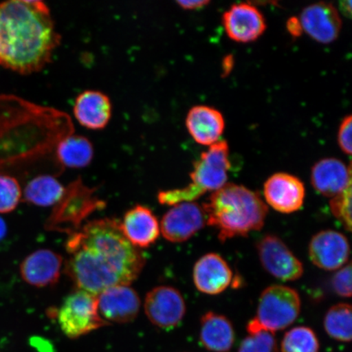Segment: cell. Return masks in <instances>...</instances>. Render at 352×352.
Listing matches in <instances>:
<instances>
[{
	"label": "cell",
	"instance_id": "obj_1",
	"mask_svg": "<svg viewBox=\"0 0 352 352\" xmlns=\"http://www.w3.org/2000/svg\"><path fill=\"white\" fill-rule=\"evenodd\" d=\"M65 272L78 289L98 296L116 285H130L143 270L145 258L126 239L116 219L87 223L69 235Z\"/></svg>",
	"mask_w": 352,
	"mask_h": 352
},
{
	"label": "cell",
	"instance_id": "obj_2",
	"mask_svg": "<svg viewBox=\"0 0 352 352\" xmlns=\"http://www.w3.org/2000/svg\"><path fill=\"white\" fill-rule=\"evenodd\" d=\"M50 8L36 0L0 3V65L21 74L41 72L60 45Z\"/></svg>",
	"mask_w": 352,
	"mask_h": 352
},
{
	"label": "cell",
	"instance_id": "obj_3",
	"mask_svg": "<svg viewBox=\"0 0 352 352\" xmlns=\"http://www.w3.org/2000/svg\"><path fill=\"white\" fill-rule=\"evenodd\" d=\"M201 208L206 222L217 228L221 242L261 230L268 211L257 192L232 183L211 193Z\"/></svg>",
	"mask_w": 352,
	"mask_h": 352
},
{
	"label": "cell",
	"instance_id": "obj_4",
	"mask_svg": "<svg viewBox=\"0 0 352 352\" xmlns=\"http://www.w3.org/2000/svg\"><path fill=\"white\" fill-rule=\"evenodd\" d=\"M230 168L228 144L226 140H219L195 162L191 183L188 186L162 191L158 193L157 200L164 206L195 201L206 192L217 191L226 184Z\"/></svg>",
	"mask_w": 352,
	"mask_h": 352
},
{
	"label": "cell",
	"instance_id": "obj_5",
	"mask_svg": "<svg viewBox=\"0 0 352 352\" xmlns=\"http://www.w3.org/2000/svg\"><path fill=\"white\" fill-rule=\"evenodd\" d=\"M95 192V188L83 184L81 179L70 184L47 219V230L67 233L68 235L80 230L82 223L92 213L104 208L105 202L96 197Z\"/></svg>",
	"mask_w": 352,
	"mask_h": 352
},
{
	"label": "cell",
	"instance_id": "obj_6",
	"mask_svg": "<svg viewBox=\"0 0 352 352\" xmlns=\"http://www.w3.org/2000/svg\"><path fill=\"white\" fill-rule=\"evenodd\" d=\"M56 315L60 329L72 340L109 324L99 314L96 296L80 289L65 298Z\"/></svg>",
	"mask_w": 352,
	"mask_h": 352
},
{
	"label": "cell",
	"instance_id": "obj_7",
	"mask_svg": "<svg viewBox=\"0 0 352 352\" xmlns=\"http://www.w3.org/2000/svg\"><path fill=\"white\" fill-rule=\"evenodd\" d=\"M300 311L301 299L296 289L274 285L262 292L254 319L262 327L275 333L290 327Z\"/></svg>",
	"mask_w": 352,
	"mask_h": 352
},
{
	"label": "cell",
	"instance_id": "obj_8",
	"mask_svg": "<svg viewBox=\"0 0 352 352\" xmlns=\"http://www.w3.org/2000/svg\"><path fill=\"white\" fill-rule=\"evenodd\" d=\"M144 311L153 324L170 330L182 323L186 314V305L177 289L157 286L145 297Z\"/></svg>",
	"mask_w": 352,
	"mask_h": 352
},
{
	"label": "cell",
	"instance_id": "obj_9",
	"mask_svg": "<svg viewBox=\"0 0 352 352\" xmlns=\"http://www.w3.org/2000/svg\"><path fill=\"white\" fill-rule=\"evenodd\" d=\"M256 248L264 270L276 278L293 281L302 276V262L278 236H264L257 242Z\"/></svg>",
	"mask_w": 352,
	"mask_h": 352
},
{
	"label": "cell",
	"instance_id": "obj_10",
	"mask_svg": "<svg viewBox=\"0 0 352 352\" xmlns=\"http://www.w3.org/2000/svg\"><path fill=\"white\" fill-rule=\"evenodd\" d=\"M205 224V214L201 205L195 201L182 202L174 205L164 215L160 231L166 240L182 243L190 239Z\"/></svg>",
	"mask_w": 352,
	"mask_h": 352
},
{
	"label": "cell",
	"instance_id": "obj_11",
	"mask_svg": "<svg viewBox=\"0 0 352 352\" xmlns=\"http://www.w3.org/2000/svg\"><path fill=\"white\" fill-rule=\"evenodd\" d=\"M98 298L99 314L107 323L126 324L138 316L142 302L130 285H116L104 290Z\"/></svg>",
	"mask_w": 352,
	"mask_h": 352
},
{
	"label": "cell",
	"instance_id": "obj_12",
	"mask_svg": "<svg viewBox=\"0 0 352 352\" xmlns=\"http://www.w3.org/2000/svg\"><path fill=\"white\" fill-rule=\"evenodd\" d=\"M308 253L312 263L321 270H340L349 261L350 245L341 232L321 231L312 237Z\"/></svg>",
	"mask_w": 352,
	"mask_h": 352
},
{
	"label": "cell",
	"instance_id": "obj_13",
	"mask_svg": "<svg viewBox=\"0 0 352 352\" xmlns=\"http://www.w3.org/2000/svg\"><path fill=\"white\" fill-rule=\"evenodd\" d=\"M267 204L283 214L300 210L305 202V184L296 176L276 173L268 178L263 187Z\"/></svg>",
	"mask_w": 352,
	"mask_h": 352
},
{
	"label": "cell",
	"instance_id": "obj_14",
	"mask_svg": "<svg viewBox=\"0 0 352 352\" xmlns=\"http://www.w3.org/2000/svg\"><path fill=\"white\" fill-rule=\"evenodd\" d=\"M223 24L228 36L239 43L256 41L267 28L262 12L249 3L233 4L223 13Z\"/></svg>",
	"mask_w": 352,
	"mask_h": 352
},
{
	"label": "cell",
	"instance_id": "obj_15",
	"mask_svg": "<svg viewBox=\"0 0 352 352\" xmlns=\"http://www.w3.org/2000/svg\"><path fill=\"white\" fill-rule=\"evenodd\" d=\"M302 30L309 36L321 43L336 41L340 35L342 22L340 12L332 3L319 2L307 6L301 12Z\"/></svg>",
	"mask_w": 352,
	"mask_h": 352
},
{
	"label": "cell",
	"instance_id": "obj_16",
	"mask_svg": "<svg viewBox=\"0 0 352 352\" xmlns=\"http://www.w3.org/2000/svg\"><path fill=\"white\" fill-rule=\"evenodd\" d=\"M63 265V258L59 254L48 249L38 250L21 263V276L34 287H48L59 280Z\"/></svg>",
	"mask_w": 352,
	"mask_h": 352
},
{
	"label": "cell",
	"instance_id": "obj_17",
	"mask_svg": "<svg viewBox=\"0 0 352 352\" xmlns=\"http://www.w3.org/2000/svg\"><path fill=\"white\" fill-rule=\"evenodd\" d=\"M193 283L200 292L217 296L232 283V272L218 254H206L198 259L193 267Z\"/></svg>",
	"mask_w": 352,
	"mask_h": 352
},
{
	"label": "cell",
	"instance_id": "obj_18",
	"mask_svg": "<svg viewBox=\"0 0 352 352\" xmlns=\"http://www.w3.org/2000/svg\"><path fill=\"white\" fill-rule=\"evenodd\" d=\"M121 230L126 239L135 248H148L160 236V223L153 211L142 205H136L126 211Z\"/></svg>",
	"mask_w": 352,
	"mask_h": 352
},
{
	"label": "cell",
	"instance_id": "obj_19",
	"mask_svg": "<svg viewBox=\"0 0 352 352\" xmlns=\"http://www.w3.org/2000/svg\"><path fill=\"white\" fill-rule=\"evenodd\" d=\"M311 182L321 195L333 198L351 184V165L346 166L337 158H324L312 167Z\"/></svg>",
	"mask_w": 352,
	"mask_h": 352
},
{
	"label": "cell",
	"instance_id": "obj_20",
	"mask_svg": "<svg viewBox=\"0 0 352 352\" xmlns=\"http://www.w3.org/2000/svg\"><path fill=\"white\" fill-rule=\"evenodd\" d=\"M74 116L79 124L87 129H104L111 120V101L100 91H82L74 101Z\"/></svg>",
	"mask_w": 352,
	"mask_h": 352
},
{
	"label": "cell",
	"instance_id": "obj_21",
	"mask_svg": "<svg viewBox=\"0 0 352 352\" xmlns=\"http://www.w3.org/2000/svg\"><path fill=\"white\" fill-rule=\"evenodd\" d=\"M186 126L197 144L210 146L219 142L226 122L219 110L206 105H197L188 113Z\"/></svg>",
	"mask_w": 352,
	"mask_h": 352
},
{
	"label": "cell",
	"instance_id": "obj_22",
	"mask_svg": "<svg viewBox=\"0 0 352 352\" xmlns=\"http://www.w3.org/2000/svg\"><path fill=\"white\" fill-rule=\"evenodd\" d=\"M200 341L210 351H230L235 341L231 321L224 316L206 312L201 319Z\"/></svg>",
	"mask_w": 352,
	"mask_h": 352
},
{
	"label": "cell",
	"instance_id": "obj_23",
	"mask_svg": "<svg viewBox=\"0 0 352 352\" xmlns=\"http://www.w3.org/2000/svg\"><path fill=\"white\" fill-rule=\"evenodd\" d=\"M56 157L65 168H85L94 160V145L85 136L67 135L56 146Z\"/></svg>",
	"mask_w": 352,
	"mask_h": 352
},
{
	"label": "cell",
	"instance_id": "obj_24",
	"mask_svg": "<svg viewBox=\"0 0 352 352\" xmlns=\"http://www.w3.org/2000/svg\"><path fill=\"white\" fill-rule=\"evenodd\" d=\"M65 188L54 176L38 175L25 186L24 200L41 208L56 206L64 196Z\"/></svg>",
	"mask_w": 352,
	"mask_h": 352
},
{
	"label": "cell",
	"instance_id": "obj_25",
	"mask_svg": "<svg viewBox=\"0 0 352 352\" xmlns=\"http://www.w3.org/2000/svg\"><path fill=\"white\" fill-rule=\"evenodd\" d=\"M351 306L349 303H338L329 308L324 316V327L328 336L337 341L351 340Z\"/></svg>",
	"mask_w": 352,
	"mask_h": 352
},
{
	"label": "cell",
	"instance_id": "obj_26",
	"mask_svg": "<svg viewBox=\"0 0 352 352\" xmlns=\"http://www.w3.org/2000/svg\"><path fill=\"white\" fill-rule=\"evenodd\" d=\"M248 331L239 352H279L275 333L262 327L256 320L250 321Z\"/></svg>",
	"mask_w": 352,
	"mask_h": 352
},
{
	"label": "cell",
	"instance_id": "obj_27",
	"mask_svg": "<svg viewBox=\"0 0 352 352\" xmlns=\"http://www.w3.org/2000/svg\"><path fill=\"white\" fill-rule=\"evenodd\" d=\"M280 349L281 352H319L320 343L314 330L298 327L285 333Z\"/></svg>",
	"mask_w": 352,
	"mask_h": 352
},
{
	"label": "cell",
	"instance_id": "obj_28",
	"mask_svg": "<svg viewBox=\"0 0 352 352\" xmlns=\"http://www.w3.org/2000/svg\"><path fill=\"white\" fill-rule=\"evenodd\" d=\"M21 196L19 182L12 176L0 174V213H10L14 210Z\"/></svg>",
	"mask_w": 352,
	"mask_h": 352
},
{
	"label": "cell",
	"instance_id": "obj_29",
	"mask_svg": "<svg viewBox=\"0 0 352 352\" xmlns=\"http://www.w3.org/2000/svg\"><path fill=\"white\" fill-rule=\"evenodd\" d=\"M351 184L344 191L331 198L330 210L333 217L344 226L346 230H351Z\"/></svg>",
	"mask_w": 352,
	"mask_h": 352
},
{
	"label": "cell",
	"instance_id": "obj_30",
	"mask_svg": "<svg viewBox=\"0 0 352 352\" xmlns=\"http://www.w3.org/2000/svg\"><path fill=\"white\" fill-rule=\"evenodd\" d=\"M332 286L338 296L343 298L351 296V264L349 263L336 272L332 279Z\"/></svg>",
	"mask_w": 352,
	"mask_h": 352
},
{
	"label": "cell",
	"instance_id": "obj_31",
	"mask_svg": "<svg viewBox=\"0 0 352 352\" xmlns=\"http://www.w3.org/2000/svg\"><path fill=\"white\" fill-rule=\"evenodd\" d=\"M351 130L352 116H346L338 130V140L342 152L349 155L351 154Z\"/></svg>",
	"mask_w": 352,
	"mask_h": 352
},
{
	"label": "cell",
	"instance_id": "obj_32",
	"mask_svg": "<svg viewBox=\"0 0 352 352\" xmlns=\"http://www.w3.org/2000/svg\"><path fill=\"white\" fill-rule=\"evenodd\" d=\"M286 28H287L288 32L294 38L300 36L303 32L301 22L296 16H292L288 19L287 23H286Z\"/></svg>",
	"mask_w": 352,
	"mask_h": 352
},
{
	"label": "cell",
	"instance_id": "obj_33",
	"mask_svg": "<svg viewBox=\"0 0 352 352\" xmlns=\"http://www.w3.org/2000/svg\"><path fill=\"white\" fill-rule=\"evenodd\" d=\"M177 3L184 10H199V8L208 6L210 1L208 0H196V1L190 0V1H177Z\"/></svg>",
	"mask_w": 352,
	"mask_h": 352
},
{
	"label": "cell",
	"instance_id": "obj_34",
	"mask_svg": "<svg viewBox=\"0 0 352 352\" xmlns=\"http://www.w3.org/2000/svg\"><path fill=\"white\" fill-rule=\"evenodd\" d=\"M340 11L343 15L346 17L351 19V1L347 0V1H341L340 3Z\"/></svg>",
	"mask_w": 352,
	"mask_h": 352
},
{
	"label": "cell",
	"instance_id": "obj_35",
	"mask_svg": "<svg viewBox=\"0 0 352 352\" xmlns=\"http://www.w3.org/2000/svg\"><path fill=\"white\" fill-rule=\"evenodd\" d=\"M233 58L232 56H228L224 58L223 63V69L224 73H230L233 67Z\"/></svg>",
	"mask_w": 352,
	"mask_h": 352
},
{
	"label": "cell",
	"instance_id": "obj_36",
	"mask_svg": "<svg viewBox=\"0 0 352 352\" xmlns=\"http://www.w3.org/2000/svg\"><path fill=\"white\" fill-rule=\"evenodd\" d=\"M7 234V226L6 221L0 217V241H2Z\"/></svg>",
	"mask_w": 352,
	"mask_h": 352
}]
</instances>
